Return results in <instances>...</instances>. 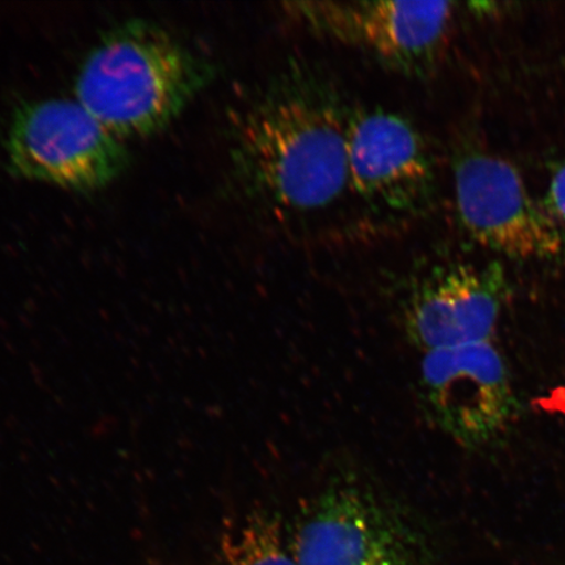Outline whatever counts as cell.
Listing matches in <instances>:
<instances>
[{"mask_svg": "<svg viewBox=\"0 0 565 565\" xmlns=\"http://www.w3.org/2000/svg\"><path fill=\"white\" fill-rule=\"evenodd\" d=\"M546 206L557 221L565 223V159L556 162L551 171Z\"/></svg>", "mask_w": 565, "mask_h": 565, "instance_id": "8fae6325", "label": "cell"}, {"mask_svg": "<svg viewBox=\"0 0 565 565\" xmlns=\"http://www.w3.org/2000/svg\"><path fill=\"white\" fill-rule=\"evenodd\" d=\"M454 180L459 221L478 244L511 258L564 256L559 221L534 200L510 161L468 148L455 159Z\"/></svg>", "mask_w": 565, "mask_h": 565, "instance_id": "5b68a950", "label": "cell"}, {"mask_svg": "<svg viewBox=\"0 0 565 565\" xmlns=\"http://www.w3.org/2000/svg\"><path fill=\"white\" fill-rule=\"evenodd\" d=\"M6 150L13 173L73 190L108 185L129 160L122 139L76 98L20 106Z\"/></svg>", "mask_w": 565, "mask_h": 565, "instance_id": "277c9868", "label": "cell"}, {"mask_svg": "<svg viewBox=\"0 0 565 565\" xmlns=\"http://www.w3.org/2000/svg\"><path fill=\"white\" fill-rule=\"evenodd\" d=\"M419 383L429 418L463 448L498 439L518 407L510 371L492 341L424 352Z\"/></svg>", "mask_w": 565, "mask_h": 565, "instance_id": "8992f818", "label": "cell"}, {"mask_svg": "<svg viewBox=\"0 0 565 565\" xmlns=\"http://www.w3.org/2000/svg\"><path fill=\"white\" fill-rule=\"evenodd\" d=\"M221 565H298L278 518L258 510L224 535Z\"/></svg>", "mask_w": 565, "mask_h": 565, "instance_id": "30bf717a", "label": "cell"}, {"mask_svg": "<svg viewBox=\"0 0 565 565\" xmlns=\"http://www.w3.org/2000/svg\"><path fill=\"white\" fill-rule=\"evenodd\" d=\"M505 296L498 266L435 267L408 296L406 334L424 352L492 341Z\"/></svg>", "mask_w": 565, "mask_h": 565, "instance_id": "9c48e42d", "label": "cell"}, {"mask_svg": "<svg viewBox=\"0 0 565 565\" xmlns=\"http://www.w3.org/2000/svg\"><path fill=\"white\" fill-rule=\"evenodd\" d=\"M206 62L160 26L129 21L106 33L76 77L75 95L116 137L158 132L210 81Z\"/></svg>", "mask_w": 565, "mask_h": 565, "instance_id": "7a4b0ae2", "label": "cell"}, {"mask_svg": "<svg viewBox=\"0 0 565 565\" xmlns=\"http://www.w3.org/2000/svg\"><path fill=\"white\" fill-rule=\"evenodd\" d=\"M289 6L316 32L362 47L405 73H419L433 65L455 13L449 2L380 0Z\"/></svg>", "mask_w": 565, "mask_h": 565, "instance_id": "52a82bcc", "label": "cell"}, {"mask_svg": "<svg viewBox=\"0 0 565 565\" xmlns=\"http://www.w3.org/2000/svg\"><path fill=\"white\" fill-rule=\"evenodd\" d=\"M350 113L312 75L282 76L236 119L232 154L239 181L280 211L330 206L349 189Z\"/></svg>", "mask_w": 565, "mask_h": 565, "instance_id": "6da1fadb", "label": "cell"}, {"mask_svg": "<svg viewBox=\"0 0 565 565\" xmlns=\"http://www.w3.org/2000/svg\"><path fill=\"white\" fill-rule=\"evenodd\" d=\"M348 171L353 193L398 214L422 209L434 193L435 167L426 140L397 113H350Z\"/></svg>", "mask_w": 565, "mask_h": 565, "instance_id": "ba28073f", "label": "cell"}, {"mask_svg": "<svg viewBox=\"0 0 565 565\" xmlns=\"http://www.w3.org/2000/svg\"><path fill=\"white\" fill-rule=\"evenodd\" d=\"M289 542L298 565H430L418 529L355 479H335L318 492Z\"/></svg>", "mask_w": 565, "mask_h": 565, "instance_id": "3957f363", "label": "cell"}]
</instances>
